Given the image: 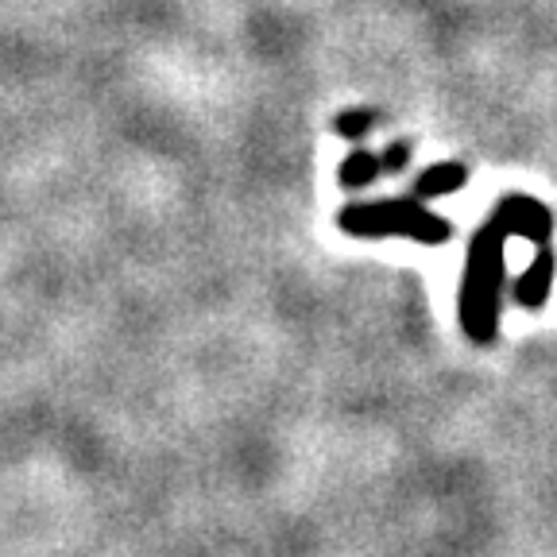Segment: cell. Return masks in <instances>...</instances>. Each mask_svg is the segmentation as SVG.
Here are the masks:
<instances>
[{"label":"cell","mask_w":557,"mask_h":557,"mask_svg":"<svg viewBox=\"0 0 557 557\" xmlns=\"http://www.w3.org/2000/svg\"><path fill=\"white\" fill-rule=\"evenodd\" d=\"M511 233L531 236L539 248H549L554 218L549 209L534 198H507L492 209L487 225L476 233L469 248V268H465L461 287V325L476 345H487L499 330V278H504V240Z\"/></svg>","instance_id":"cell-1"},{"label":"cell","mask_w":557,"mask_h":557,"mask_svg":"<svg viewBox=\"0 0 557 557\" xmlns=\"http://www.w3.org/2000/svg\"><path fill=\"white\" fill-rule=\"evenodd\" d=\"M341 228L357 236H387V233H403L414 236V240L426 244H442L449 240V221H442L437 213L422 209L418 201H380V206H352L341 213Z\"/></svg>","instance_id":"cell-2"},{"label":"cell","mask_w":557,"mask_h":557,"mask_svg":"<svg viewBox=\"0 0 557 557\" xmlns=\"http://www.w3.org/2000/svg\"><path fill=\"white\" fill-rule=\"evenodd\" d=\"M549 287H554V248H539L534 268L515 283V302L527 306V310H539L546 302Z\"/></svg>","instance_id":"cell-3"},{"label":"cell","mask_w":557,"mask_h":557,"mask_svg":"<svg viewBox=\"0 0 557 557\" xmlns=\"http://www.w3.org/2000/svg\"><path fill=\"white\" fill-rule=\"evenodd\" d=\"M465 178H469V171H465L461 163H437L434 171L418 174L414 194H418V198H442V194L461 190Z\"/></svg>","instance_id":"cell-4"},{"label":"cell","mask_w":557,"mask_h":557,"mask_svg":"<svg viewBox=\"0 0 557 557\" xmlns=\"http://www.w3.org/2000/svg\"><path fill=\"white\" fill-rule=\"evenodd\" d=\"M380 171H383V163L372 156V151H352V156H348V163L341 166V183H345V186H364L368 178H375Z\"/></svg>","instance_id":"cell-5"},{"label":"cell","mask_w":557,"mask_h":557,"mask_svg":"<svg viewBox=\"0 0 557 557\" xmlns=\"http://www.w3.org/2000/svg\"><path fill=\"white\" fill-rule=\"evenodd\" d=\"M333 128H337L341 136H364V132L372 128V113H345V116H337Z\"/></svg>","instance_id":"cell-6"},{"label":"cell","mask_w":557,"mask_h":557,"mask_svg":"<svg viewBox=\"0 0 557 557\" xmlns=\"http://www.w3.org/2000/svg\"><path fill=\"white\" fill-rule=\"evenodd\" d=\"M407 159H410L407 144H395V148L387 151V159H380V163H383V171H399V166H407Z\"/></svg>","instance_id":"cell-7"}]
</instances>
